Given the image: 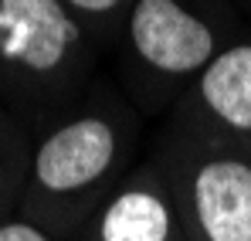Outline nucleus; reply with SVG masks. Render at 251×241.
Returning <instances> with one entry per match:
<instances>
[{
    "instance_id": "3",
    "label": "nucleus",
    "mask_w": 251,
    "mask_h": 241,
    "mask_svg": "<svg viewBox=\"0 0 251 241\" xmlns=\"http://www.w3.org/2000/svg\"><path fill=\"white\" fill-rule=\"evenodd\" d=\"M102 48L65 0H0V75L27 109V126L72 109L102 79Z\"/></svg>"
},
{
    "instance_id": "1",
    "label": "nucleus",
    "mask_w": 251,
    "mask_h": 241,
    "mask_svg": "<svg viewBox=\"0 0 251 241\" xmlns=\"http://www.w3.org/2000/svg\"><path fill=\"white\" fill-rule=\"evenodd\" d=\"M143 119L119 81L102 75L72 109L31 129L21 214L72 241L139 163Z\"/></svg>"
},
{
    "instance_id": "9",
    "label": "nucleus",
    "mask_w": 251,
    "mask_h": 241,
    "mask_svg": "<svg viewBox=\"0 0 251 241\" xmlns=\"http://www.w3.org/2000/svg\"><path fill=\"white\" fill-rule=\"evenodd\" d=\"M0 241H68V238H61V235L41 228L38 221L17 214V217H3L0 221Z\"/></svg>"
},
{
    "instance_id": "6",
    "label": "nucleus",
    "mask_w": 251,
    "mask_h": 241,
    "mask_svg": "<svg viewBox=\"0 0 251 241\" xmlns=\"http://www.w3.org/2000/svg\"><path fill=\"white\" fill-rule=\"evenodd\" d=\"M72 241H190L160 157L136 163Z\"/></svg>"
},
{
    "instance_id": "5",
    "label": "nucleus",
    "mask_w": 251,
    "mask_h": 241,
    "mask_svg": "<svg viewBox=\"0 0 251 241\" xmlns=\"http://www.w3.org/2000/svg\"><path fill=\"white\" fill-rule=\"evenodd\" d=\"M163 119L251 153V38L238 34L224 44Z\"/></svg>"
},
{
    "instance_id": "4",
    "label": "nucleus",
    "mask_w": 251,
    "mask_h": 241,
    "mask_svg": "<svg viewBox=\"0 0 251 241\" xmlns=\"http://www.w3.org/2000/svg\"><path fill=\"white\" fill-rule=\"evenodd\" d=\"M160 157L190 241H251V153L163 119Z\"/></svg>"
},
{
    "instance_id": "8",
    "label": "nucleus",
    "mask_w": 251,
    "mask_h": 241,
    "mask_svg": "<svg viewBox=\"0 0 251 241\" xmlns=\"http://www.w3.org/2000/svg\"><path fill=\"white\" fill-rule=\"evenodd\" d=\"M27 153H31V136L10 143L7 139V126L0 119V197L10 184H17L24 190V177H27ZM3 207V204H0Z\"/></svg>"
},
{
    "instance_id": "7",
    "label": "nucleus",
    "mask_w": 251,
    "mask_h": 241,
    "mask_svg": "<svg viewBox=\"0 0 251 241\" xmlns=\"http://www.w3.org/2000/svg\"><path fill=\"white\" fill-rule=\"evenodd\" d=\"M65 7L78 17L85 31L92 34V41L102 48V54L116 48V41L123 34L126 14L132 7V0H65Z\"/></svg>"
},
{
    "instance_id": "2",
    "label": "nucleus",
    "mask_w": 251,
    "mask_h": 241,
    "mask_svg": "<svg viewBox=\"0 0 251 241\" xmlns=\"http://www.w3.org/2000/svg\"><path fill=\"white\" fill-rule=\"evenodd\" d=\"M238 38L227 0H132L116 41V81L146 119H163L207 61Z\"/></svg>"
}]
</instances>
